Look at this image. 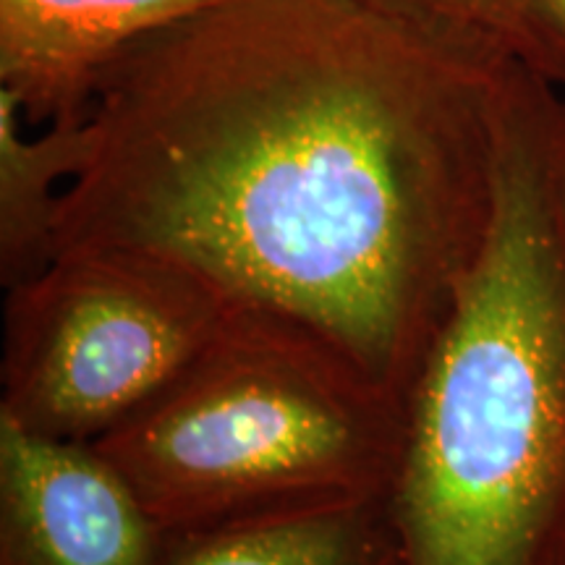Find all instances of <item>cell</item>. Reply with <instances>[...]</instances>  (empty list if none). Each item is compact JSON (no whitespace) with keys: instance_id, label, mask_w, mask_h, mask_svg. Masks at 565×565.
<instances>
[{"instance_id":"obj_1","label":"cell","mask_w":565,"mask_h":565,"mask_svg":"<svg viewBox=\"0 0 565 565\" xmlns=\"http://www.w3.org/2000/svg\"><path fill=\"white\" fill-rule=\"evenodd\" d=\"M508 66L374 0H221L105 71L55 254L186 267L406 406L490 231Z\"/></svg>"},{"instance_id":"obj_2","label":"cell","mask_w":565,"mask_h":565,"mask_svg":"<svg viewBox=\"0 0 565 565\" xmlns=\"http://www.w3.org/2000/svg\"><path fill=\"white\" fill-rule=\"evenodd\" d=\"M401 565H565V97L511 63L494 204L404 406Z\"/></svg>"},{"instance_id":"obj_3","label":"cell","mask_w":565,"mask_h":565,"mask_svg":"<svg viewBox=\"0 0 565 565\" xmlns=\"http://www.w3.org/2000/svg\"><path fill=\"white\" fill-rule=\"evenodd\" d=\"M404 404L312 330L233 303L150 406L95 443L168 534L324 498L391 494Z\"/></svg>"},{"instance_id":"obj_4","label":"cell","mask_w":565,"mask_h":565,"mask_svg":"<svg viewBox=\"0 0 565 565\" xmlns=\"http://www.w3.org/2000/svg\"><path fill=\"white\" fill-rule=\"evenodd\" d=\"M202 275L118 249H63L9 288L0 422L100 443L204 351L233 307Z\"/></svg>"},{"instance_id":"obj_5","label":"cell","mask_w":565,"mask_h":565,"mask_svg":"<svg viewBox=\"0 0 565 565\" xmlns=\"http://www.w3.org/2000/svg\"><path fill=\"white\" fill-rule=\"evenodd\" d=\"M168 542L95 443L0 422V565H160Z\"/></svg>"},{"instance_id":"obj_6","label":"cell","mask_w":565,"mask_h":565,"mask_svg":"<svg viewBox=\"0 0 565 565\" xmlns=\"http://www.w3.org/2000/svg\"><path fill=\"white\" fill-rule=\"evenodd\" d=\"M221 0H0V87L24 124L84 121L105 71Z\"/></svg>"},{"instance_id":"obj_7","label":"cell","mask_w":565,"mask_h":565,"mask_svg":"<svg viewBox=\"0 0 565 565\" xmlns=\"http://www.w3.org/2000/svg\"><path fill=\"white\" fill-rule=\"evenodd\" d=\"M160 565H401V553L385 494H356L171 534Z\"/></svg>"},{"instance_id":"obj_8","label":"cell","mask_w":565,"mask_h":565,"mask_svg":"<svg viewBox=\"0 0 565 565\" xmlns=\"http://www.w3.org/2000/svg\"><path fill=\"white\" fill-rule=\"evenodd\" d=\"M21 103L0 87V282L6 291L55 259L63 189L89 158V116L51 124L40 137L21 131Z\"/></svg>"},{"instance_id":"obj_9","label":"cell","mask_w":565,"mask_h":565,"mask_svg":"<svg viewBox=\"0 0 565 565\" xmlns=\"http://www.w3.org/2000/svg\"><path fill=\"white\" fill-rule=\"evenodd\" d=\"M422 32L565 89V0H374Z\"/></svg>"}]
</instances>
